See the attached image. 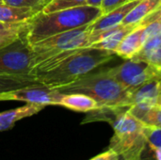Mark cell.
Wrapping results in <instances>:
<instances>
[{
  "label": "cell",
  "instance_id": "5b68a950",
  "mask_svg": "<svg viewBox=\"0 0 161 160\" xmlns=\"http://www.w3.org/2000/svg\"><path fill=\"white\" fill-rule=\"evenodd\" d=\"M90 25L50 36L31 44L35 66L55 55L90 46Z\"/></svg>",
  "mask_w": 161,
  "mask_h": 160
},
{
  "label": "cell",
  "instance_id": "30bf717a",
  "mask_svg": "<svg viewBox=\"0 0 161 160\" xmlns=\"http://www.w3.org/2000/svg\"><path fill=\"white\" fill-rule=\"evenodd\" d=\"M140 2V0H132L125 3L124 5L102 14L99 18H97L94 22L90 25L91 34H96L102 32L104 30L112 28L122 24L126 17V15L132 10L135 6Z\"/></svg>",
  "mask_w": 161,
  "mask_h": 160
},
{
  "label": "cell",
  "instance_id": "52a82bcc",
  "mask_svg": "<svg viewBox=\"0 0 161 160\" xmlns=\"http://www.w3.org/2000/svg\"><path fill=\"white\" fill-rule=\"evenodd\" d=\"M112 76L129 92L161 74L158 68L146 61L126 59L117 67L108 69Z\"/></svg>",
  "mask_w": 161,
  "mask_h": 160
},
{
  "label": "cell",
  "instance_id": "3957f363",
  "mask_svg": "<svg viewBox=\"0 0 161 160\" xmlns=\"http://www.w3.org/2000/svg\"><path fill=\"white\" fill-rule=\"evenodd\" d=\"M58 91L82 93L94 99L101 107H128L130 93L112 76L109 70L91 73L68 85L54 88Z\"/></svg>",
  "mask_w": 161,
  "mask_h": 160
},
{
  "label": "cell",
  "instance_id": "8fae6325",
  "mask_svg": "<svg viewBox=\"0 0 161 160\" xmlns=\"http://www.w3.org/2000/svg\"><path fill=\"white\" fill-rule=\"evenodd\" d=\"M161 74L148 80L138 89L130 93V107L151 108L157 105V100L159 95V83Z\"/></svg>",
  "mask_w": 161,
  "mask_h": 160
},
{
  "label": "cell",
  "instance_id": "ffe728a7",
  "mask_svg": "<svg viewBox=\"0 0 161 160\" xmlns=\"http://www.w3.org/2000/svg\"><path fill=\"white\" fill-rule=\"evenodd\" d=\"M30 21L18 24L12 27L0 29V48L10 43L11 41L16 40L20 35L26 32L29 28Z\"/></svg>",
  "mask_w": 161,
  "mask_h": 160
},
{
  "label": "cell",
  "instance_id": "7402d4cb",
  "mask_svg": "<svg viewBox=\"0 0 161 160\" xmlns=\"http://www.w3.org/2000/svg\"><path fill=\"white\" fill-rule=\"evenodd\" d=\"M144 133L146 137L147 145L149 148H159L161 147V128L144 126Z\"/></svg>",
  "mask_w": 161,
  "mask_h": 160
},
{
  "label": "cell",
  "instance_id": "8992f818",
  "mask_svg": "<svg viewBox=\"0 0 161 160\" xmlns=\"http://www.w3.org/2000/svg\"><path fill=\"white\" fill-rule=\"evenodd\" d=\"M26 33L0 48V74L33 77L35 60Z\"/></svg>",
  "mask_w": 161,
  "mask_h": 160
},
{
  "label": "cell",
  "instance_id": "d4e9b609",
  "mask_svg": "<svg viewBox=\"0 0 161 160\" xmlns=\"http://www.w3.org/2000/svg\"><path fill=\"white\" fill-rule=\"evenodd\" d=\"M89 160H121V158L117 153H115L113 150L108 148L107 151L93 157L92 158Z\"/></svg>",
  "mask_w": 161,
  "mask_h": 160
},
{
  "label": "cell",
  "instance_id": "9c48e42d",
  "mask_svg": "<svg viewBox=\"0 0 161 160\" xmlns=\"http://www.w3.org/2000/svg\"><path fill=\"white\" fill-rule=\"evenodd\" d=\"M137 25H125L122 23L112 28L104 30L96 34H91L90 46L114 52L123 39Z\"/></svg>",
  "mask_w": 161,
  "mask_h": 160
},
{
  "label": "cell",
  "instance_id": "44dd1931",
  "mask_svg": "<svg viewBox=\"0 0 161 160\" xmlns=\"http://www.w3.org/2000/svg\"><path fill=\"white\" fill-rule=\"evenodd\" d=\"M87 3H88V0H52L42 8V12L49 13V12L64 9V8L87 5Z\"/></svg>",
  "mask_w": 161,
  "mask_h": 160
},
{
  "label": "cell",
  "instance_id": "d6986e66",
  "mask_svg": "<svg viewBox=\"0 0 161 160\" xmlns=\"http://www.w3.org/2000/svg\"><path fill=\"white\" fill-rule=\"evenodd\" d=\"M38 84L42 83L35 77L0 74V93Z\"/></svg>",
  "mask_w": 161,
  "mask_h": 160
},
{
  "label": "cell",
  "instance_id": "4fadbf2b",
  "mask_svg": "<svg viewBox=\"0 0 161 160\" xmlns=\"http://www.w3.org/2000/svg\"><path fill=\"white\" fill-rule=\"evenodd\" d=\"M45 107L40 104H26L17 108L0 112V132L11 129L18 121L39 113Z\"/></svg>",
  "mask_w": 161,
  "mask_h": 160
},
{
  "label": "cell",
  "instance_id": "83f0119b",
  "mask_svg": "<svg viewBox=\"0 0 161 160\" xmlns=\"http://www.w3.org/2000/svg\"><path fill=\"white\" fill-rule=\"evenodd\" d=\"M104 0H88V3L87 5H91V6H94V7H99L101 6L102 2Z\"/></svg>",
  "mask_w": 161,
  "mask_h": 160
},
{
  "label": "cell",
  "instance_id": "cb8c5ba5",
  "mask_svg": "<svg viewBox=\"0 0 161 160\" xmlns=\"http://www.w3.org/2000/svg\"><path fill=\"white\" fill-rule=\"evenodd\" d=\"M129 0H104L100 6L102 11H103V14L104 13H107L122 5H124L125 3L128 2Z\"/></svg>",
  "mask_w": 161,
  "mask_h": 160
},
{
  "label": "cell",
  "instance_id": "1f68e13d",
  "mask_svg": "<svg viewBox=\"0 0 161 160\" xmlns=\"http://www.w3.org/2000/svg\"><path fill=\"white\" fill-rule=\"evenodd\" d=\"M159 94H161V79H160V83H159Z\"/></svg>",
  "mask_w": 161,
  "mask_h": 160
},
{
  "label": "cell",
  "instance_id": "6da1fadb",
  "mask_svg": "<svg viewBox=\"0 0 161 160\" xmlns=\"http://www.w3.org/2000/svg\"><path fill=\"white\" fill-rule=\"evenodd\" d=\"M114 56L115 53L112 51L92 46L79 48L36 78L42 84L50 88L65 86L91 74L101 65L108 63Z\"/></svg>",
  "mask_w": 161,
  "mask_h": 160
},
{
  "label": "cell",
  "instance_id": "5bb4252c",
  "mask_svg": "<svg viewBox=\"0 0 161 160\" xmlns=\"http://www.w3.org/2000/svg\"><path fill=\"white\" fill-rule=\"evenodd\" d=\"M41 10L27 8H17L0 2V22L5 24H20L32 20Z\"/></svg>",
  "mask_w": 161,
  "mask_h": 160
},
{
  "label": "cell",
  "instance_id": "9a60e30c",
  "mask_svg": "<svg viewBox=\"0 0 161 160\" xmlns=\"http://www.w3.org/2000/svg\"><path fill=\"white\" fill-rule=\"evenodd\" d=\"M130 59L146 61L161 68V33L146 40L141 50Z\"/></svg>",
  "mask_w": 161,
  "mask_h": 160
},
{
  "label": "cell",
  "instance_id": "4316f807",
  "mask_svg": "<svg viewBox=\"0 0 161 160\" xmlns=\"http://www.w3.org/2000/svg\"><path fill=\"white\" fill-rule=\"evenodd\" d=\"M152 150L153 154H154V158L155 160H161V147L159 148H154V149H151Z\"/></svg>",
  "mask_w": 161,
  "mask_h": 160
},
{
  "label": "cell",
  "instance_id": "277c9868",
  "mask_svg": "<svg viewBox=\"0 0 161 160\" xmlns=\"http://www.w3.org/2000/svg\"><path fill=\"white\" fill-rule=\"evenodd\" d=\"M128 107H123L111 120L114 134L108 149L118 154L121 160H142L147 147L144 124L129 112Z\"/></svg>",
  "mask_w": 161,
  "mask_h": 160
},
{
  "label": "cell",
  "instance_id": "484cf974",
  "mask_svg": "<svg viewBox=\"0 0 161 160\" xmlns=\"http://www.w3.org/2000/svg\"><path fill=\"white\" fill-rule=\"evenodd\" d=\"M156 19H159V20H161V5L156 9V10H155V11H153L150 15H148L147 17H145L140 24L146 25L150 24L151 22L155 21ZM140 24H139V25H140Z\"/></svg>",
  "mask_w": 161,
  "mask_h": 160
},
{
  "label": "cell",
  "instance_id": "2e32d148",
  "mask_svg": "<svg viewBox=\"0 0 161 160\" xmlns=\"http://www.w3.org/2000/svg\"><path fill=\"white\" fill-rule=\"evenodd\" d=\"M58 106L77 112H89L100 108L99 104L92 97L82 93L64 94Z\"/></svg>",
  "mask_w": 161,
  "mask_h": 160
},
{
  "label": "cell",
  "instance_id": "f546056e",
  "mask_svg": "<svg viewBox=\"0 0 161 160\" xmlns=\"http://www.w3.org/2000/svg\"><path fill=\"white\" fill-rule=\"evenodd\" d=\"M157 105L158 106H160L161 107V94L158 95V100H157Z\"/></svg>",
  "mask_w": 161,
  "mask_h": 160
},
{
  "label": "cell",
  "instance_id": "7c38bea8",
  "mask_svg": "<svg viewBox=\"0 0 161 160\" xmlns=\"http://www.w3.org/2000/svg\"><path fill=\"white\" fill-rule=\"evenodd\" d=\"M144 25H138L123 39L119 46L114 51L115 55L125 59H130L133 58L144 43Z\"/></svg>",
  "mask_w": 161,
  "mask_h": 160
},
{
  "label": "cell",
  "instance_id": "ba28073f",
  "mask_svg": "<svg viewBox=\"0 0 161 160\" xmlns=\"http://www.w3.org/2000/svg\"><path fill=\"white\" fill-rule=\"evenodd\" d=\"M63 93L43 84L32 85L0 93V101H22L26 104L58 106Z\"/></svg>",
  "mask_w": 161,
  "mask_h": 160
},
{
  "label": "cell",
  "instance_id": "4dcf8cb0",
  "mask_svg": "<svg viewBox=\"0 0 161 160\" xmlns=\"http://www.w3.org/2000/svg\"><path fill=\"white\" fill-rule=\"evenodd\" d=\"M51 1H52V0H44V2H45V6H46L48 3H50ZM45 6H44V7H45Z\"/></svg>",
  "mask_w": 161,
  "mask_h": 160
},
{
  "label": "cell",
  "instance_id": "836d02e7",
  "mask_svg": "<svg viewBox=\"0 0 161 160\" xmlns=\"http://www.w3.org/2000/svg\"><path fill=\"white\" fill-rule=\"evenodd\" d=\"M129 1H132V0H129Z\"/></svg>",
  "mask_w": 161,
  "mask_h": 160
},
{
  "label": "cell",
  "instance_id": "ac0fdd59",
  "mask_svg": "<svg viewBox=\"0 0 161 160\" xmlns=\"http://www.w3.org/2000/svg\"><path fill=\"white\" fill-rule=\"evenodd\" d=\"M129 112L140 120L144 125L161 128V107L155 105L148 108L130 107Z\"/></svg>",
  "mask_w": 161,
  "mask_h": 160
},
{
  "label": "cell",
  "instance_id": "f1b7e54d",
  "mask_svg": "<svg viewBox=\"0 0 161 160\" xmlns=\"http://www.w3.org/2000/svg\"><path fill=\"white\" fill-rule=\"evenodd\" d=\"M16 25H18V24H5V23L0 22V29H5V28H8V27H12V26H14Z\"/></svg>",
  "mask_w": 161,
  "mask_h": 160
},
{
  "label": "cell",
  "instance_id": "e0dca14e",
  "mask_svg": "<svg viewBox=\"0 0 161 160\" xmlns=\"http://www.w3.org/2000/svg\"><path fill=\"white\" fill-rule=\"evenodd\" d=\"M161 5V0H140L124 20L125 25H138L145 17L150 15Z\"/></svg>",
  "mask_w": 161,
  "mask_h": 160
},
{
  "label": "cell",
  "instance_id": "603a6c76",
  "mask_svg": "<svg viewBox=\"0 0 161 160\" xmlns=\"http://www.w3.org/2000/svg\"><path fill=\"white\" fill-rule=\"evenodd\" d=\"M5 4L17 7V8H27L32 9L42 10L45 6L44 0H3Z\"/></svg>",
  "mask_w": 161,
  "mask_h": 160
},
{
  "label": "cell",
  "instance_id": "d6a6232c",
  "mask_svg": "<svg viewBox=\"0 0 161 160\" xmlns=\"http://www.w3.org/2000/svg\"><path fill=\"white\" fill-rule=\"evenodd\" d=\"M0 2H3V0H0Z\"/></svg>",
  "mask_w": 161,
  "mask_h": 160
},
{
  "label": "cell",
  "instance_id": "7a4b0ae2",
  "mask_svg": "<svg viewBox=\"0 0 161 160\" xmlns=\"http://www.w3.org/2000/svg\"><path fill=\"white\" fill-rule=\"evenodd\" d=\"M103 14L101 8L83 5L49 13L39 12L31 21L26 33L27 41L33 44L50 36L92 24Z\"/></svg>",
  "mask_w": 161,
  "mask_h": 160
}]
</instances>
